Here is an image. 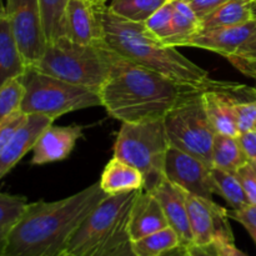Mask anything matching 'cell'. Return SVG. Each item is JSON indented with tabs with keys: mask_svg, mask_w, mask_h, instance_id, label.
Returning a JSON list of instances; mask_svg holds the SVG:
<instances>
[{
	"mask_svg": "<svg viewBox=\"0 0 256 256\" xmlns=\"http://www.w3.org/2000/svg\"><path fill=\"white\" fill-rule=\"evenodd\" d=\"M100 182L58 202H29L5 239L0 256H54L106 198Z\"/></svg>",
	"mask_w": 256,
	"mask_h": 256,
	"instance_id": "cell-1",
	"label": "cell"
},
{
	"mask_svg": "<svg viewBox=\"0 0 256 256\" xmlns=\"http://www.w3.org/2000/svg\"><path fill=\"white\" fill-rule=\"evenodd\" d=\"M189 88L119 55L99 95L112 118L142 122L162 119Z\"/></svg>",
	"mask_w": 256,
	"mask_h": 256,
	"instance_id": "cell-2",
	"label": "cell"
},
{
	"mask_svg": "<svg viewBox=\"0 0 256 256\" xmlns=\"http://www.w3.org/2000/svg\"><path fill=\"white\" fill-rule=\"evenodd\" d=\"M99 5L104 26L105 42L122 56L155 70L185 86L202 89L210 82V74L185 58L176 48L164 44L146 28L119 16L106 4Z\"/></svg>",
	"mask_w": 256,
	"mask_h": 256,
	"instance_id": "cell-3",
	"label": "cell"
},
{
	"mask_svg": "<svg viewBox=\"0 0 256 256\" xmlns=\"http://www.w3.org/2000/svg\"><path fill=\"white\" fill-rule=\"evenodd\" d=\"M119 59L106 44L84 45L62 36L49 42L35 69L99 92Z\"/></svg>",
	"mask_w": 256,
	"mask_h": 256,
	"instance_id": "cell-4",
	"label": "cell"
},
{
	"mask_svg": "<svg viewBox=\"0 0 256 256\" xmlns=\"http://www.w3.org/2000/svg\"><path fill=\"white\" fill-rule=\"evenodd\" d=\"M139 192L108 195L80 225L62 254L112 256L128 246L130 210Z\"/></svg>",
	"mask_w": 256,
	"mask_h": 256,
	"instance_id": "cell-5",
	"label": "cell"
},
{
	"mask_svg": "<svg viewBox=\"0 0 256 256\" xmlns=\"http://www.w3.org/2000/svg\"><path fill=\"white\" fill-rule=\"evenodd\" d=\"M20 79L24 85L20 110L26 115L55 120L68 112L102 106L100 95L95 90L70 84L32 66H28Z\"/></svg>",
	"mask_w": 256,
	"mask_h": 256,
	"instance_id": "cell-6",
	"label": "cell"
},
{
	"mask_svg": "<svg viewBox=\"0 0 256 256\" xmlns=\"http://www.w3.org/2000/svg\"><path fill=\"white\" fill-rule=\"evenodd\" d=\"M169 148L162 119L122 122L115 140L114 156L136 168L145 178V190H152L165 179Z\"/></svg>",
	"mask_w": 256,
	"mask_h": 256,
	"instance_id": "cell-7",
	"label": "cell"
},
{
	"mask_svg": "<svg viewBox=\"0 0 256 256\" xmlns=\"http://www.w3.org/2000/svg\"><path fill=\"white\" fill-rule=\"evenodd\" d=\"M170 146L178 148L204 162H212L216 135L202 102V89L189 88L162 118Z\"/></svg>",
	"mask_w": 256,
	"mask_h": 256,
	"instance_id": "cell-8",
	"label": "cell"
},
{
	"mask_svg": "<svg viewBox=\"0 0 256 256\" xmlns=\"http://www.w3.org/2000/svg\"><path fill=\"white\" fill-rule=\"evenodd\" d=\"M5 10L25 62L35 66L48 45L39 0H6Z\"/></svg>",
	"mask_w": 256,
	"mask_h": 256,
	"instance_id": "cell-9",
	"label": "cell"
},
{
	"mask_svg": "<svg viewBox=\"0 0 256 256\" xmlns=\"http://www.w3.org/2000/svg\"><path fill=\"white\" fill-rule=\"evenodd\" d=\"M186 206L194 239L192 244L234 242L230 218L225 208L220 206L212 199H205L189 192H186Z\"/></svg>",
	"mask_w": 256,
	"mask_h": 256,
	"instance_id": "cell-10",
	"label": "cell"
},
{
	"mask_svg": "<svg viewBox=\"0 0 256 256\" xmlns=\"http://www.w3.org/2000/svg\"><path fill=\"white\" fill-rule=\"evenodd\" d=\"M212 166L189 152L170 146L165 162V178L189 194L212 200L215 195Z\"/></svg>",
	"mask_w": 256,
	"mask_h": 256,
	"instance_id": "cell-11",
	"label": "cell"
},
{
	"mask_svg": "<svg viewBox=\"0 0 256 256\" xmlns=\"http://www.w3.org/2000/svg\"><path fill=\"white\" fill-rule=\"evenodd\" d=\"M242 85L240 82L210 79L202 89L205 112L216 134L239 136L235 100Z\"/></svg>",
	"mask_w": 256,
	"mask_h": 256,
	"instance_id": "cell-12",
	"label": "cell"
},
{
	"mask_svg": "<svg viewBox=\"0 0 256 256\" xmlns=\"http://www.w3.org/2000/svg\"><path fill=\"white\" fill-rule=\"evenodd\" d=\"M65 36L84 45L106 44L99 5L92 0H69L65 10Z\"/></svg>",
	"mask_w": 256,
	"mask_h": 256,
	"instance_id": "cell-13",
	"label": "cell"
},
{
	"mask_svg": "<svg viewBox=\"0 0 256 256\" xmlns=\"http://www.w3.org/2000/svg\"><path fill=\"white\" fill-rule=\"evenodd\" d=\"M82 125H68L55 126L49 125L42 130L32 148V165H44L50 162L65 160L76 145V142L82 138Z\"/></svg>",
	"mask_w": 256,
	"mask_h": 256,
	"instance_id": "cell-14",
	"label": "cell"
},
{
	"mask_svg": "<svg viewBox=\"0 0 256 256\" xmlns=\"http://www.w3.org/2000/svg\"><path fill=\"white\" fill-rule=\"evenodd\" d=\"M255 30V18L235 26L202 29L196 35L185 42L182 46L199 48V49L218 52L222 56L226 58L235 54Z\"/></svg>",
	"mask_w": 256,
	"mask_h": 256,
	"instance_id": "cell-15",
	"label": "cell"
},
{
	"mask_svg": "<svg viewBox=\"0 0 256 256\" xmlns=\"http://www.w3.org/2000/svg\"><path fill=\"white\" fill-rule=\"evenodd\" d=\"M156 196L162 208L169 226L179 236L182 245L194 242L186 206V192L165 178L154 189L149 190Z\"/></svg>",
	"mask_w": 256,
	"mask_h": 256,
	"instance_id": "cell-16",
	"label": "cell"
},
{
	"mask_svg": "<svg viewBox=\"0 0 256 256\" xmlns=\"http://www.w3.org/2000/svg\"><path fill=\"white\" fill-rule=\"evenodd\" d=\"M169 226L159 200L149 190H140L132 202L128 222L130 242Z\"/></svg>",
	"mask_w": 256,
	"mask_h": 256,
	"instance_id": "cell-17",
	"label": "cell"
},
{
	"mask_svg": "<svg viewBox=\"0 0 256 256\" xmlns=\"http://www.w3.org/2000/svg\"><path fill=\"white\" fill-rule=\"evenodd\" d=\"M54 120L42 115H28L12 142L0 152V180L34 148L42 130L52 124Z\"/></svg>",
	"mask_w": 256,
	"mask_h": 256,
	"instance_id": "cell-18",
	"label": "cell"
},
{
	"mask_svg": "<svg viewBox=\"0 0 256 256\" xmlns=\"http://www.w3.org/2000/svg\"><path fill=\"white\" fill-rule=\"evenodd\" d=\"M26 69L28 65L12 34L6 10L0 0V89L10 80L22 76Z\"/></svg>",
	"mask_w": 256,
	"mask_h": 256,
	"instance_id": "cell-19",
	"label": "cell"
},
{
	"mask_svg": "<svg viewBox=\"0 0 256 256\" xmlns=\"http://www.w3.org/2000/svg\"><path fill=\"white\" fill-rule=\"evenodd\" d=\"M99 182L106 195H119L145 189L144 175L136 168L116 156L105 165Z\"/></svg>",
	"mask_w": 256,
	"mask_h": 256,
	"instance_id": "cell-20",
	"label": "cell"
},
{
	"mask_svg": "<svg viewBox=\"0 0 256 256\" xmlns=\"http://www.w3.org/2000/svg\"><path fill=\"white\" fill-rule=\"evenodd\" d=\"M172 2V34L162 42L172 48H180L185 42L196 35L202 30V20L192 8L184 0Z\"/></svg>",
	"mask_w": 256,
	"mask_h": 256,
	"instance_id": "cell-21",
	"label": "cell"
},
{
	"mask_svg": "<svg viewBox=\"0 0 256 256\" xmlns=\"http://www.w3.org/2000/svg\"><path fill=\"white\" fill-rule=\"evenodd\" d=\"M252 2V0H229L202 20V29L235 26L254 19Z\"/></svg>",
	"mask_w": 256,
	"mask_h": 256,
	"instance_id": "cell-22",
	"label": "cell"
},
{
	"mask_svg": "<svg viewBox=\"0 0 256 256\" xmlns=\"http://www.w3.org/2000/svg\"><path fill=\"white\" fill-rule=\"evenodd\" d=\"M212 166L236 172L240 168L249 162V159L242 152L238 138L216 134L212 142Z\"/></svg>",
	"mask_w": 256,
	"mask_h": 256,
	"instance_id": "cell-23",
	"label": "cell"
},
{
	"mask_svg": "<svg viewBox=\"0 0 256 256\" xmlns=\"http://www.w3.org/2000/svg\"><path fill=\"white\" fill-rule=\"evenodd\" d=\"M180 245L182 242L179 236L170 226L130 242L135 256H162Z\"/></svg>",
	"mask_w": 256,
	"mask_h": 256,
	"instance_id": "cell-24",
	"label": "cell"
},
{
	"mask_svg": "<svg viewBox=\"0 0 256 256\" xmlns=\"http://www.w3.org/2000/svg\"><path fill=\"white\" fill-rule=\"evenodd\" d=\"M212 178L214 182L215 194L220 195L232 209H242L249 205V200L245 195L236 172L212 166Z\"/></svg>",
	"mask_w": 256,
	"mask_h": 256,
	"instance_id": "cell-25",
	"label": "cell"
},
{
	"mask_svg": "<svg viewBox=\"0 0 256 256\" xmlns=\"http://www.w3.org/2000/svg\"><path fill=\"white\" fill-rule=\"evenodd\" d=\"M170 0H112L109 9L119 16L138 22H144L156 10Z\"/></svg>",
	"mask_w": 256,
	"mask_h": 256,
	"instance_id": "cell-26",
	"label": "cell"
},
{
	"mask_svg": "<svg viewBox=\"0 0 256 256\" xmlns=\"http://www.w3.org/2000/svg\"><path fill=\"white\" fill-rule=\"evenodd\" d=\"M28 204L24 196L0 192V254L8 234L20 219Z\"/></svg>",
	"mask_w": 256,
	"mask_h": 256,
	"instance_id": "cell-27",
	"label": "cell"
},
{
	"mask_svg": "<svg viewBox=\"0 0 256 256\" xmlns=\"http://www.w3.org/2000/svg\"><path fill=\"white\" fill-rule=\"evenodd\" d=\"M24 96V85L20 78L8 82L0 89V125L14 112H19Z\"/></svg>",
	"mask_w": 256,
	"mask_h": 256,
	"instance_id": "cell-28",
	"label": "cell"
},
{
	"mask_svg": "<svg viewBox=\"0 0 256 256\" xmlns=\"http://www.w3.org/2000/svg\"><path fill=\"white\" fill-rule=\"evenodd\" d=\"M148 29L165 42L169 39L172 34V2H169L160 8L159 10L154 12L146 22H144Z\"/></svg>",
	"mask_w": 256,
	"mask_h": 256,
	"instance_id": "cell-29",
	"label": "cell"
},
{
	"mask_svg": "<svg viewBox=\"0 0 256 256\" xmlns=\"http://www.w3.org/2000/svg\"><path fill=\"white\" fill-rule=\"evenodd\" d=\"M28 119V115L24 114L22 110L10 115L2 125H0V152L5 149L8 144L12 142L14 135L20 129L25 120Z\"/></svg>",
	"mask_w": 256,
	"mask_h": 256,
	"instance_id": "cell-30",
	"label": "cell"
},
{
	"mask_svg": "<svg viewBox=\"0 0 256 256\" xmlns=\"http://www.w3.org/2000/svg\"><path fill=\"white\" fill-rule=\"evenodd\" d=\"M230 219L235 220L246 229L256 245V205L249 204L242 209L228 210Z\"/></svg>",
	"mask_w": 256,
	"mask_h": 256,
	"instance_id": "cell-31",
	"label": "cell"
},
{
	"mask_svg": "<svg viewBox=\"0 0 256 256\" xmlns=\"http://www.w3.org/2000/svg\"><path fill=\"white\" fill-rule=\"evenodd\" d=\"M249 204L256 205V169L252 162H248L236 172Z\"/></svg>",
	"mask_w": 256,
	"mask_h": 256,
	"instance_id": "cell-32",
	"label": "cell"
},
{
	"mask_svg": "<svg viewBox=\"0 0 256 256\" xmlns=\"http://www.w3.org/2000/svg\"><path fill=\"white\" fill-rule=\"evenodd\" d=\"M184 2H186L192 8L195 14L199 16V19L202 20L210 12L216 10L218 8L222 6V4H225L229 0H184Z\"/></svg>",
	"mask_w": 256,
	"mask_h": 256,
	"instance_id": "cell-33",
	"label": "cell"
},
{
	"mask_svg": "<svg viewBox=\"0 0 256 256\" xmlns=\"http://www.w3.org/2000/svg\"><path fill=\"white\" fill-rule=\"evenodd\" d=\"M238 140L249 162H256V130L240 132Z\"/></svg>",
	"mask_w": 256,
	"mask_h": 256,
	"instance_id": "cell-34",
	"label": "cell"
},
{
	"mask_svg": "<svg viewBox=\"0 0 256 256\" xmlns=\"http://www.w3.org/2000/svg\"><path fill=\"white\" fill-rule=\"evenodd\" d=\"M232 56L249 60V62H256V30L250 35L249 39L238 49V52L232 54Z\"/></svg>",
	"mask_w": 256,
	"mask_h": 256,
	"instance_id": "cell-35",
	"label": "cell"
},
{
	"mask_svg": "<svg viewBox=\"0 0 256 256\" xmlns=\"http://www.w3.org/2000/svg\"><path fill=\"white\" fill-rule=\"evenodd\" d=\"M225 59L229 60V62H232L239 72H242V74L252 78L256 82V62H249V60L240 59V58L232 56V55L226 56Z\"/></svg>",
	"mask_w": 256,
	"mask_h": 256,
	"instance_id": "cell-36",
	"label": "cell"
},
{
	"mask_svg": "<svg viewBox=\"0 0 256 256\" xmlns=\"http://www.w3.org/2000/svg\"><path fill=\"white\" fill-rule=\"evenodd\" d=\"M186 250L190 256H220L219 252H218L216 245L215 244H190L186 245Z\"/></svg>",
	"mask_w": 256,
	"mask_h": 256,
	"instance_id": "cell-37",
	"label": "cell"
},
{
	"mask_svg": "<svg viewBox=\"0 0 256 256\" xmlns=\"http://www.w3.org/2000/svg\"><path fill=\"white\" fill-rule=\"evenodd\" d=\"M214 244L216 245L220 256H249L238 249L234 242H218Z\"/></svg>",
	"mask_w": 256,
	"mask_h": 256,
	"instance_id": "cell-38",
	"label": "cell"
},
{
	"mask_svg": "<svg viewBox=\"0 0 256 256\" xmlns=\"http://www.w3.org/2000/svg\"><path fill=\"white\" fill-rule=\"evenodd\" d=\"M162 256H190V255L189 252H188L186 246H185V245H180V246L175 248V249H172V252H166V254H164Z\"/></svg>",
	"mask_w": 256,
	"mask_h": 256,
	"instance_id": "cell-39",
	"label": "cell"
},
{
	"mask_svg": "<svg viewBox=\"0 0 256 256\" xmlns=\"http://www.w3.org/2000/svg\"><path fill=\"white\" fill-rule=\"evenodd\" d=\"M112 256H135V255L132 254V246H130V244H129L128 246H125L124 249H122L120 252H115V254L112 255Z\"/></svg>",
	"mask_w": 256,
	"mask_h": 256,
	"instance_id": "cell-40",
	"label": "cell"
},
{
	"mask_svg": "<svg viewBox=\"0 0 256 256\" xmlns=\"http://www.w3.org/2000/svg\"><path fill=\"white\" fill-rule=\"evenodd\" d=\"M252 16L256 19V0H252Z\"/></svg>",
	"mask_w": 256,
	"mask_h": 256,
	"instance_id": "cell-41",
	"label": "cell"
},
{
	"mask_svg": "<svg viewBox=\"0 0 256 256\" xmlns=\"http://www.w3.org/2000/svg\"><path fill=\"white\" fill-rule=\"evenodd\" d=\"M92 2H94L95 4H100V5H102V4H106V2H109V0H92Z\"/></svg>",
	"mask_w": 256,
	"mask_h": 256,
	"instance_id": "cell-42",
	"label": "cell"
},
{
	"mask_svg": "<svg viewBox=\"0 0 256 256\" xmlns=\"http://www.w3.org/2000/svg\"><path fill=\"white\" fill-rule=\"evenodd\" d=\"M54 256H64V255H62V252H59V254H56V255H54Z\"/></svg>",
	"mask_w": 256,
	"mask_h": 256,
	"instance_id": "cell-43",
	"label": "cell"
},
{
	"mask_svg": "<svg viewBox=\"0 0 256 256\" xmlns=\"http://www.w3.org/2000/svg\"><path fill=\"white\" fill-rule=\"evenodd\" d=\"M252 165H254V166H255V169H256V165H255V164H252Z\"/></svg>",
	"mask_w": 256,
	"mask_h": 256,
	"instance_id": "cell-44",
	"label": "cell"
},
{
	"mask_svg": "<svg viewBox=\"0 0 256 256\" xmlns=\"http://www.w3.org/2000/svg\"><path fill=\"white\" fill-rule=\"evenodd\" d=\"M252 162V164H255L256 165V162Z\"/></svg>",
	"mask_w": 256,
	"mask_h": 256,
	"instance_id": "cell-45",
	"label": "cell"
},
{
	"mask_svg": "<svg viewBox=\"0 0 256 256\" xmlns=\"http://www.w3.org/2000/svg\"><path fill=\"white\" fill-rule=\"evenodd\" d=\"M255 130H256V126H255Z\"/></svg>",
	"mask_w": 256,
	"mask_h": 256,
	"instance_id": "cell-46",
	"label": "cell"
}]
</instances>
